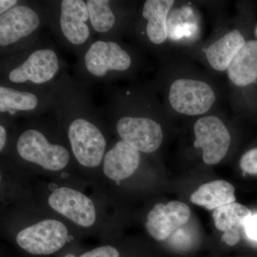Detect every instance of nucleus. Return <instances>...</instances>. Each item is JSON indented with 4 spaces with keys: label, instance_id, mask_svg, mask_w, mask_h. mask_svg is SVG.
I'll return each mask as SVG.
<instances>
[{
    "label": "nucleus",
    "instance_id": "nucleus-1",
    "mask_svg": "<svg viewBox=\"0 0 257 257\" xmlns=\"http://www.w3.org/2000/svg\"><path fill=\"white\" fill-rule=\"evenodd\" d=\"M60 66V57L54 49L40 47L10 66L7 79L14 84H46L55 79Z\"/></svg>",
    "mask_w": 257,
    "mask_h": 257
},
{
    "label": "nucleus",
    "instance_id": "nucleus-2",
    "mask_svg": "<svg viewBox=\"0 0 257 257\" xmlns=\"http://www.w3.org/2000/svg\"><path fill=\"white\" fill-rule=\"evenodd\" d=\"M68 138L76 160L84 167L94 168L104 160L106 141L99 128L84 115L74 116L69 123Z\"/></svg>",
    "mask_w": 257,
    "mask_h": 257
},
{
    "label": "nucleus",
    "instance_id": "nucleus-3",
    "mask_svg": "<svg viewBox=\"0 0 257 257\" xmlns=\"http://www.w3.org/2000/svg\"><path fill=\"white\" fill-rule=\"evenodd\" d=\"M84 72L93 79H106L114 72H126L132 65L131 56L112 40H96L88 46L82 57Z\"/></svg>",
    "mask_w": 257,
    "mask_h": 257
},
{
    "label": "nucleus",
    "instance_id": "nucleus-4",
    "mask_svg": "<svg viewBox=\"0 0 257 257\" xmlns=\"http://www.w3.org/2000/svg\"><path fill=\"white\" fill-rule=\"evenodd\" d=\"M17 151L23 160L50 171L62 170L70 160L65 147L51 144L43 133L35 128H29L20 135Z\"/></svg>",
    "mask_w": 257,
    "mask_h": 257
},
{
    "label": "nucleus",
    "instance_id": "nucleus-5",
    "mask_svg": "<svg viewBox=\"0 0 257 257\" xmlns=\"http://www.w3.org/2000/svg\"><path fill=\"white\" fill-rule=\"evenodd\" d=\"M68 240V231L60 221L46 219L20 231L19 246L34 255H50L61 249Z\"/></svg>",
    "mask_w": 257,
    "mask_h": 257
},
{
    "label": "nucleus",
    "instance_id": "nucleus-6",
    "mask_svg": "<svg viewBox=\"0 0 257 257\" xmlns=\"http://www.w3.org/2000/svg\"><path fill=\"white\" fill-rule=\"evenodd\" d=\"M215 99V93L207 83L194 79H177L169 92V100L174 110L189 116L207 112Z\"/></svg>",
    "mask_w": 257,
    "mask_h": 257
},
{
    "label": "nucleus",
    "instance_id": "nucleus-7",
    "mask_svg": "<svg viewBox=\"0 0 257 257\" xmlns=\"http://www.w3.org/2000/svg\"><path fill=\"white\" fill-rule=\"evenodd\" d=\"M194 146L202 149V159L209 165H217L226 156L231 138L223 121L215 116L200 118L194 126Z\"/></svg>",
    "mask_w": 257,
    "mask_h": 257
},
{
    "label": "nucleus",
    "instance_id": "nucleus-8",
    "mask_svg": "<svg viewBox=\"0 0 257 257\" xmlns=\"http://www.w3.org/2000/svg\"><path fill=\"white\" fill-rule=\"evenodd\" d=\"M40 13L33 7L18 3L0 15V46L5 49L32 36L41 26Z\"/></svg>",
    "mask_w": 257,
    "mask_h": 257
},
{
    "label": "nucleus",
    "instance_id": "nucleus-9",
    "mask_svg": "<svg viewBox=\"0 0 257 257\" xmlns=\"http://www.w3.org/2000/svg\"><path fill=\"white\" fill-rule=\"evenodd\" d=\"M116 128L121 140L140 152H155L163 142L162 126L150 118L124 116L116 121Z\"/></svg>",
    "mask_w": 257,
    "mask_h": 257
},
{
    "label": "nucleus",
    "instance_id": "nucleus-10",
    "mask_svg": "<svg viewBox=\"0 0 257 257\" xmlns=\"http://www.w3.org/2000/svg\"><path fill=\"white\" fill-rule=\"evenodd\" d=\"M58 20L61 37L72 47L84 46L90 40L92 27L85 1H61Z\"/></svg>",
    "mask_w": 257,
    "mask_h": 257
},
{
    "label": "nucleus",
    "instance_id": "nucleus-11",
    "mask_svg": "<svg viewBox=\"0 0 257 257\" xmlns=\"http://www.w3.org/2000/svg\"><path fill=\"white\" fill-rule=\"evenodd\" d=\"M48 203L54 210L79 226L89 227L95 222L92 201L79 191L60 187L50 194Z\"/></svg>",
    "mask_w": 257,
    "mask_h": 257
},
{
    "label": "nucleus",
    "instance_id": "nucleus-12",
    "mask_svg": "<svg viewBox=\"0 0 257 257\" xmlns=\"http://www.w3.org/2000/svg\"><path fill=\"white\" fill-rule=\"evenodd\" d=\"M190 215V208L183 202L160 203L152 208L147 215V230L154 239L164 241L184 226Z\"/></svg>",
    "mask_w": 257,
    "mask_h": 257
},
{
    "label": "nucleus",
    "instance_id": "nucleus-13",
    "mask_svg": "<svg viewBox=\"0 0 257 257\" xmlns=\"http://www.w3.org/2000/svg\"><path fill=\"white\" fill-rule=\"evenodd\" d=\"M140 161V152L121 140L104 155L103 170L108 178L119 182L136 172Z\"/></svg>",
    "mask_w": 257,
    "mask_h": 257
},
{
    "label": "nucleus",
    "instance_id": "nucleus-14",
    "mask_svg": "<svg viewBox=\"0 0 257 257\" xmlns=\"http://www.w3.org/2000/svg\"><path fill=\"white\" fill-rule=\"evenodd\" d=\"M252 214L247 207L234 202L213 211L212 217L216 229L223 231L221 241L230 246L241 240V231L246 219Z\"/></svg>",
    "mask_w": 257,
    "mask_h": 257
},
{
    "label": "nucleus",
    "instance_id": "nucleus-15",
    "mask_svg": "<svg viewBox=\"0 0 257 257\" xmlns=\"http://www.w3.org/2000/svg\"><path fill=\"white\" fill-rule=\"evenodd\" d=\"M174 0H147L144 4L143 18L147 21L146 33L154 45H162L168 37L167 17Z\"/></svg>",
    "mask_w": 257,
    "mask_h": 257
},
{
    "label": "nucleus",
    "instance_id": "nucleus-16",
    "mask_svg": "<svg viewBox=\"0 0 257 257\" xmlns=\"http://www.w3.org/2000/svg\"><path fill=\"white\" fill-rule=\"evenodd\" d=\"M246 42L237 30H232L216 40L206 51V56L211 67L219 72L227 70L235 56Z\"/></svg>",
    "mask_w": 257,
    "mask_h": 257
},
{
    "label": "nucleus",
    "instance_id": "nucleus-17",
    "mask_svg": "<svg viewBox=\"0 0 257 257\" xmlns=\"http://www.w3.org/2000/svg\"><path fill=\"white\" fill-rule=\"evenodd\" d=\"M230 80L235 85L245 87L257 79V40H250L235 56L227 69Z\"/></svg>",
    "mask_w": 257,
    "mask_h": 257
},
{
    "label": "nucleus",
    "instance_id": "nucleus-18",
    "mask_svg": "<svg viewBox=\"0 0 257 257\" xmlns=\"http://www.w3.org/2000/svg\"><path fill=\"white\" fill-rule=\"evenodd\" d=\"M191 202L208 210H216L235 202V189L224 180H216L201 185L190 197Z\"/></svg>",
    "mask_w": 257,
    "mask_h": 257
},
{
    "label": "nucleus",
    "instance_id": "nucleus-19",
    "mask_svg": "<svg viewBox=\"0 0 257 257\" xmlns=\"http://www.w3.org/2000/svg\"><path fill=\"white\" fill-rule=\"evenodd\" d=\"M42 100L36 93L21 90L1 84L0 112L15 114L18 112H33L41 106Z\"/></svg>",
    "mask_w": 257,
    "mask_h": 257
},
{
    "label": "nucleus",
    "instance_id": "nucleus-20",
    "mask_svg": "<svg viewBox=\"0 0 257 257\" xmlns=\"http://www.w3.org/2000/svg\"><path fill=\"white\" fill-rule=\"evenodd\" d=\"M85 2L92 30L99 34L112 32L117 21L112 8V2L109 0H87Z\"/></svg>",
    "mask_w": 257,
    "mask_h": 257
},
{
    "label": "nucleus",
    "instance_id": "nucleus-21",
    "mask_svg": "<svg viewBox=\"0 0 257 257\" xmlns=\"http://www.w3.org/2000/svg\"><path fill=\"white\" fill-rule=\"evenodd\" d=\"M240 167L243 172L257 175V148L246 152L240 160Z\"/></svg>",
    "mask_w": 257,
    "mask_h": 257
},
{
    "label": "nucleus",
    "instance_id": "nucleus-22",
    "mask_svg": "<svg viewBox=\"0 0 257 257\" xmlns=\"http://www.w3.org/2000/svg\"><path fill=\"white\" fill-rule=\"evenodd\" d=\"M79 257H119V253L116 248L106 245L88 251Z\"/></svg>",
    "mask_w": 257,
    "mask_h": 257
},
{
    "label": "nucleus",
    "instance_id": "nucleus-23",
    "mask_svg": "<svg viewBox=\"0 0 257 257\" xmlns=\"http://www.w3.org/2000/svg\"><path fill=\"white\" fill-rule=\"evenodd\" d=\"M243 230L248 239L257 242V213L251 214L246 219Z\"/></svg>",
    "mask_w": 257,
    "mask_h": 257
},
{
    "label": "nucleus",
    "instance_id": "nucleus-24",
    "mask_svg": "<svg viewBox=\"0 0 257 257\" xmlns=\"http://www.w3.org/2000/svg\"><path fill=\"white\" fill-rule=\"evenodd\" d=\"M20 3L17 0H1L0 1V15L4 14Z\"/></svg>",
    "mask_w": 257,
    "mask_h": 257
},
{
    "label": "nucleus",
    "instance_id": "nucleus-25",
    "mask_svg": "<svg viewBox=\"0 0 257 257\" xmlns=\"http://www.w3.org/2000/svg\"><path fill=\"white\" fill-rule=\"evenodd\" d=\"M8 133L3 124L0 125V151L3 152L6 145Z\"/></svg>",
    "mask_w": 257,
    "mask_h": 257
},
{
    "label": "nucleus",
    "instance_id": "nucleus-26",
    "mask_svg": "<svg viewBox=\"0 0 257 257\" xmlns=\"http://www.w3.org/2000/svg\"><path fill=\"white\" fill-rule=\"evenodd\" d=\"M64 257H76L75 255L72 254V253H68V254L65 255Z\"/></svg>",
    "mask_w": 257,
    "mask_h": 257
}]
</instances>
